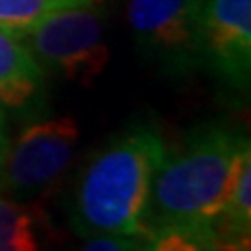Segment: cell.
I'll return each mask as SVG.
<instances>
[{
  "mask_svg": "<svg viewBox=\"0 0 251 251\" xmlns=\"http://www.w3.org/2000/svg\"><path fill=\"white\" fill-rule=\"evenodd\" d=\"M84 2L86 0H0V27L25 34L50 13Z\"/></svg>",
  "mask_w": 251,
  "mask_h": 251,
  "instance_id": "obj_10",
  "label": "cell"
},
{
  "mask_svg": "<svg viewBox=\"0 0 251 251\" xmlns=\"http://www.w3.org/2000/svg\"><path fill=\"white\" fill-rule=\"evenodd\" d=\"M21 38L40 65L84 86L103 75L111 59L103 13L92 2L54 11Z\"/></svg>",
  "mask_w": 251,
  "mask_h": 251,
  "instance_id": "obj_3",
  "label": "cell"
},
{
  "mask_svg": "<svg viewBox=\"0 0 251 251\" xmlns=\"http://www.w3.org/2000/svg\"><path fill=\"white\" fill-rule=\"evenodd\" d=\"M6 145L9 143H6V134H4V115H2V109H0V161H2Z\"/></svg>",
  "mask_w": 251,
  "mask_h": 251,
  "instance_id": "obj_12",
  "label": "cell"
},
{
  "mask_svg": "<svg viewBox=\"0 0 251 251\" xmlns=\"http://www.w3.org/2000/svg\"><path fill=\"white\" fill-rule=\"evenodd\" d=\"M239 251H249V245H247V247H243V249H239Z\"/></svg>",
  "mask_w": 251,
  "mask_h": 251,
  "instance_id": "obj_14",
  "label": "cell"
},
{
  "mask_svg": "<svg viewBox=\"0 0 251 251\" xmlns=\"http://www.w3.org/2000/svg\"><path fill=\"white\" fill-rule=\"evenodd\" d=\"M203 0H130L128 21L140 54L172 77L191 75L203 67Z\"/></svg>",
  "mask_w": 251,
  "mask_h": 251,
  "instance_id": "obj_4",
  "label": "cell"
},
{
  "mask_svg": "<svg viewBox=\"0 0 251 251\" xmlns=\"http://www.w3.org/2000/svg\"><path fill=\"white\" fill-rule=\"evenodd\" d=\"M80 143V126L72 117H50L27 124L19 136L6 145L0 176L13 201L42 195L63 176Z\"/></svg>",
  "mask_w": 251,
  "mask_h": 251,
  "instance_id": "obj_5",
  "label": "cell"
},
{
  "mask_svg": "<svg viewBox=\"0 0 251 251\" xmlns=\"http://www.w3.org/2000/svg\"><path fill=\"white\" fill-rule=\"evenodd\" d=\"M251 159L249 140L226 124H205L155 172L143 234L172 226L214 224L228 201L243 163Z\"/></svg>",
  "mask_w": 251,
  "mask_h": 251,
  "instance_id": "obj_2",
  "label": "cell"
},
{
  "mask_svg": "<svg viewBox=\"0 0 251 251\" xmlns=\"http://www.w3.org/2000/svg\"><path fill=\"white\" fill-rule=\"evenodd\" d=\"M168 155L159 128L136 122L107 140L77 176L69 224L80 237L143 234L155 172Z\"/></svg>",
  "mask_w": 251,
  "mask_h": 251,
  "instance_id": "obj_1",
  "label": "cell"
},
{
  "mask_svg": "<svg viewBox=\"0 0 251 251\" xmlns=\"http://www.w3.org/2000/svg\"><path fill=\"white\" fill-rule=\"evenodd\" d=\"M0 251H40L29 211L4 197H0Z\"/></svg>",
  "mask_w": 251,
  "mask_h": 251,
  "instance_id": "obj_9",
  "label": "cell"
},
{
  "mask_svg": "<svg viewBox=\"0 0 251 251\" xmlns=\"http://www.w3.org/2000/svg\"><path fill=\"white\" fill-rule=\"evenodd\" d=\"M77 251H147L145 234H92Z\"/></svg>",
  "mask_w": 251,
  "mask_h": 251,
  "instance_id": "obj_11",
  "label": "cell"
},
{
  "mask_svg": "<svg viewBox=\"0 0 251 251\" xmlns=\"http://www.w3.org/2000/svg\"><path fill=\"white\" fill-rule=\"evenodd\" d=\"M44 69L21 34L0 27V103L21 109L42 88Z\"/></svg>",
  "mask_w": 251,
  "mask_h": 251,
  "instance_id": "obj_7",
  "label": "cell"
},
{
  "mask_svg": "<svg viewBox=\"0 0 251 251\" xmlns=\"http://www.w3.org/2000/svg\"><path fill=\"white\" fill-rule=\"evenodd\" d=\"M203 67L234 90H247L251 74V0L201 2Z\"/></svg>",
  "mask_w": 251,
  "mask_h": 251,
  "instance_id": "obj_6",
  "label": "cell"
},
{
  "mask_svg": "<svg viewBox=\"0 0 251 251\" xmlns=\"http://www.w3.org/2000/svg\"><path fill=\"white\" fill-rule=\"evenodd\" d=\"M147 251H239L228 245L211 224L172 226L145 234ZM247 247V245H245Z\"/></svg>",
  "mask_w": 251,
  "mask_h": 251,
  "instance_id": "obj_8",
  "label": "cell"
},
{
  "mask_svg": "<svg viewBox=\"0 0 251 251\" xmlns=\"http://www.w3.org/2000/svg\"><path fill=\"white\" fill-rule=\"evenodd\" d=\"M86 2H92V4H97V2H103V0H86Z\"/></svg>",
  "mask_w": 251,
  "mask_h": 251,
  "instance_id": "obj_13",
  "label": "cell"
}]
</instances>
